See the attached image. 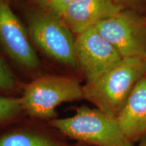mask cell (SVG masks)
<instances>
[{"label":"cell","mask_w":146,"mask_h":146,"mask_svg":"<svg viewBox=\"0 0 146 146\" xmlns=\"http://www.w3.org/2000/svg\"><path fill=\"white\" fill-rule=\"evenodd\" d=\"M24 116L20 97L0 96V128L6 127Z\"/></svg>","instance_id":"obj_11"},{"label":"cell","mask_w":146,"mask_h":146,"mask_svg":"<svg viewBox=\"0 0 146 146\" xmlns=\"http://www.w3.org/2000/svg\"><path fill=\"white\" fill-rule=\"evenodd\" d=\"M116 120L124 135L133 144L146 136V74L133 89Z\"/></svg>","instance_id":"obj_10"},{"label":"cell","mask_w":146,"mask_h":146,"mask_svg":"<svg viewBox=\"0 0 146 146\" xmlns=\"http://www.w3.org/2000/svg\"><path fill=\"white\" fill-rule=\"evenodd\" d=\"M48 123L66 138L91 146H134L126 137L116 118L96 108L81 106L75 114Z\"/></svg>","instance_id":"obj_2"},{"label":"cell","mask_w":146,"mask_h":146,"mask_svg":"<svg viewBox=\"0 0 146 146\" xmlns=\"http://www.w3.org/2000/svg\"><path fill=\"white\" fill-rule=\"evenodd\" d=\"M123 10L119 0H77L67 7L62 18L77 35Z\"/></svg>","instance_id":"obj_9"},{"label":"cell","mask_w":146,"mask_h":146,"mask_svg":"<svg viewBox=\"0 0 146 146\" xmlns=\"http://www.w3.org/2000/svg\"><path fill=\"white\" fill-rule=\"evenodd\" d=\"M76 1L77 0H51L48 9L62 17L67 7Z\"/></svg>","instance_id":"obj_14"},{"label":"cell","mask_w":146,"mask_h":146,"mask_svg":"<svg viewBox=\"0 0 146 146\" xmlns=\"http://www.w3.org/2000/svg\"><path fill=\"white\" fill-rule=\"evenodd\" d=\"M138 146H146V136L139 141Z\"/></svg>","instance_id":"obj_17"},{"label":"cell","mask_w":146,"mask_h":146,"mask_svg":"<svg viewBox=\"0 0 146 146\" xmlns=\"http://www.w3.org/2000/svg\"><path fill=\"white\" fill-rule=\"evenodd\" d=\"M67 140L48 123L32 118L18 120L0 133V146H68Z\"/></svg>","instance_id":"obj_8"},{"label":"cell","mask_w":146,"mask_h":146,"mask_svg":"<svg viewBox=\"0 0 146 146\" xmlns=\"http://www.w3.org/2000/svg\"><path fill=\"white\" fill-rule=\"evenodd\" d=\"M125 10L134 11L137 13L146 14V0H119Z\"/></svg>","instance_id":"obj_13"},{"label":"cell","mask_w":146,"mask_h":146,"mask_svg":"<svg viewBox=\"0 0 146 146\" xmlns=\"http://www.w3.org/2000/svg\"><path fill=\"white\" fill-rule=\"evenodd\" d=\"M68 146H91V145H87V144H85V143H78V142H74V143L69 144Z\"/></svg>","instance_id":"obj_16"},{"label":"cell","mask_w":146,"mask_h":146,"mask_svg":"<svg viewBox=\"0 0 146 146\" xmlns=\"http://www.w3.org/2000/svg\"><path fill=\"white\" fill-rule=\"evenodd\" d=\"M74 55L78 68L81 71L86 82L99 77L123 59L95 27L76 35Z\"/></svg>","instance_id":"obj_6"},{"label":"cell","mask_w":146,"mask_h":146,"mask_svg":"<svg viewBox=\"0 0 146 146\" xmlns=\"http://www.w3.org/2000/svg\"><path fill=\"white\" fill-rule=\"evenodd\" d=\"M123 58H146L145 15L123 10L94 27Z\"/></svg>","instance_id":"obj_5"},{"label":"cell","mask_w":146,"mask_h":146,"mask_svg":"<svg viewBox=\"0 0 146 146\" xmlns=\"http://www.w3.org/2000/svg\"><path fill=\"white\" fill-rule=\"evenodd\" d=\"M0 44L19 66L33 71L40 60L28 30L14 13L8 0H0Z\"/></svg>","instance_id":"obj_7"},{"label":"cell","mask_w":146,"mask_h":146,"mask_svg":"<svg viewBox=\"0 0 146 146\" xmlns=\"http://www.w3.org/2000/svg\"><path fill=\"white\" fill-rule=\"evenodd\" d=\"M18 87L17 81L8 64L0 56V91L13 92Z\"/></svg>","instance_id":"obj_12"},{"label":"cell","mask_w":146,"mask_h":146,"mask_svg":"<svg viewBox=\"0 0 146 146\" xmlns=\"http://www.w3.org/2000/svg\"><path fill=\"white\" fill-rule=\"evenodd\" d=\"M34 1L42 7V8L48 9L51 0H34Z\"/></svg>","instance_id":"obj_15"},{"label":"cell","mask_w":146,"mask_h":146,"mask_svg":"<svg viewBox=\"0 0 146 146\" xmlns=\"http://www.w3.org/2000/svg\"><path fill=\"white\" fill-rule=\"evenodd\" d=\"M20 99L25 116L48 123L62 104L83 100V85L72 76H41L25 86Z\"/></svg>","instance_id":"obj_3"},{"label":"cell","mask_w":146,"mask_h":146,"mask_svg":"<svg viewBox=\"0 0 146 146\" xmlns=\"http://www.w3.org/2000/svg\"><path fill=\"white\" fill-rule=\"evenodd\" d=\"M145 20H146V14H145Z\"/></svg>","instance_id":"obj_18"},{"label":"cell","mask_w":146,"mask_h":146,"mask_svg":"<svg viewBox=\"0 0 146 146\" xmlns=\"http://www.w3.org/2000/svg\"><path fill=\"white\" fill-rule=\"evenodd\" d=\"M145 74L146 58H123L114 68L83 85V100L116 118L133 89Z\"/></svg>","instance_id":"obj_1"},{"label":"cell","mask_w":146,"mask_h":146,"mask_svg":"<svg viewBox=\"0 0 146 146\" xmlns=\"http://www.w3.org/2000/svg\"><path fill=\"white\" fill-rule=\"evenodd\" d=\"M31 40L46 56L72 69L78 68L73 33L62 18L49 9L31 10L27 15Z\"/></svg>","instance_id":"obj_4"}]
</instances>
